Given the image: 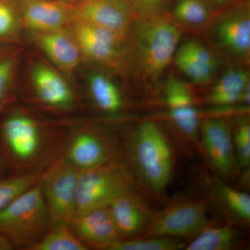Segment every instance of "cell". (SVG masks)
I'll use <instances>...</instances> for the list:
<instances>
[{"mask_svg":"<svg viewBox=\"0 0 250 250\" xmlns=\"http://www.w3.org/2000/svg\"><path fill=\"white\" fill-rule=\"evenodd\" d=\"M181 36L180 27L166 11L136 16L126 36L124 70L154 86L173 62Z\"/></svg>","mask_w":250,"mask_h":250,"instance_id":"6da1fadb","label":"cell"},{"mask_svg":"<svg viewBox=\"0 0 250 250\" xmlns=\"http://www.w3.org/2000/svg\"><path fill=\"white\" fill-rule=\"evenodd\" d=\"M123 149L140 190L146 196L165 200L175 170L176 147L164 126L152 120L138 123Z\"/></svg>","mask_w":250,"mask_h":250,"instance_id":"7a4b0ae2","label":"cell"},{"mask_svg":"<svg viewBox=\"0 0 250 250\" xmlns=\"http://www.w3.org/2000/svg\"><path fill=\"white\" fill-rule=\"evenodd\" d=\"M50 229L48 209L42 182H39L16 197L0 212V235L14 248L27 250Z\"/></svg>","mask_w":250,"mask_h":250,"instance_id":"3957f363","label":"cell"},{"mask_svg":"<svg viewBox=\"0 0 250 250\" xmlns=\"http://www.w3.org/2000/svg\"><path fill=\"white\" fill-rule=\"evenodd\" d=\"M134 188L140 190L125 159L80 170L75 216L108 207L117 197Z\"/></svg>","mask_w":250,"mask_h":250,"instance_id":"277c9868","label":"cell"},{"mask_svg":"<svg viewBox=\"0 0 250 250\" xmlns=\"http://www.w3.org/2000/svg\"><path fill=\"white\" fill-rule=\"evenodd\" d=\"M209 195L200 199H182L154 210L146 231L141 237L192 238L209 225Z\"/></svg>","mask_w":250,"mask_h":250,"instance_id":"5b68a950","label":"cell"},{"mask_svg":"<svg viewBox=\"0 0 250 250\" xmlns=\"http://www.w3.org/2000/svg\"><path fill=\"white\" fill-rule=\"evenodd\" d=\"M200 145L213 174L228 182L239 174L233 146L231 119L222 116L203 118L200 123Z\"/></svg>","mask_w":250,"mask_h":250,"instance_id":"8992f818","label":"cell"},{"mask_svg":"<svg viewBox=\"0 0 250 250\" xmlns=\"http://www.w3.org/2000/svg\"><path fill=\"white\" fill-rule=\"evenodd\" d=\"M80 172V169L62 159L41 177L50 228L69 225L75 216Z\"/></svg>","mask_w":250,"mask_h":250,"instance_id":"52a82bcc","label":"cell"},{"mask_svg":"<svg viewBox=\"0 0 250 250\" xmlns=\"http://www.w3.org/2000/svg\"><path fill=\"white\" fill-rule=\"evenodd\" d=\"M208 37L213 45L234 58L248 59L250 54V10L248 2H240L213 16Z\"/></svg>","mask_w":250,"mask_h":250,"instance_id":"ba28073f","label":"cell"},{"mask_svg":"<svg viewBox=\"0 0 250 250\" xmlns=\"http://www.w3.org/2000/svg\"><path fill=\"white\" fill-rule=\"evenodd\" d=\"M83 59L117 70H124L126 39L104 28L72 21L67 26Z\"/></svg>","mask_w":250,"mask_h":250,"instance_id":"9c48e42d","label":"cell"},{"mask_svg":"<svg viewBox=\"0 0 250 250\" xmlns=\"http://www.w3.org/2000/svg\"><path fill=\"white\" fill-rule=\"evenodd\" d=\"M64 159L80 170H85L125 159L124 149L114 136L85 129L72 136Z\"/></svg>","mask_w":250,"mask_h":250,"instance_id":"30bf717a","label":"cell"},{"mask_svg":"<svg viewBox=\"0 0 250 250\" xmlns=\"http://www.w3.org/2000/svg\"><path fill=\"white\" fill-rule=\"evenodd\" d=\"M72 21L88 23L126 39L134 18L126 0H82L72 4Z\"/></svg>","mask_w":250,"mask_h":250,"instance_id":"8fae6325","label":"cell"},{"mask_svg":"<svg viewBox=\"0 0 250 250\" xmlns=\"http://www.w3.org/2000/svg\"><path fill=\"white\" fill-rule=\"evenodd\" d=\"M108 208L121 239L142 236L154 212L146 195L137 188L122 194Z\"/></svg>","mask_w":250,"mask_h":250,"instance_id":"7c38bea8","label":"cell"},{"mask_svg":"<svg viewBox=\"0 0 250 250\" xmlns=\"http://www.w3.org/2000/svg\"><path fill=\"white\" fill-rule=\"evenodd\" d=\"M22 28L30 33L67 27L72 22V4L64 0H18Z\"/></svg>","mask_w":250,"mask_h":250,"instance_id":"4fadbf2b","label":"cell"},{"mask_svg":"<svg viewBox=\"0 0 250 250\" xmlns=\"http://www.w3.org/2000/svg\"><path fill=\"white\" fill-rule=\"evenodd\" d=\"M1 134L10 153L21 162L35 159L42 147L39 125L22 113H14L7 117L1 126Z\"/></svg>","mask_w":250,"mask_h":250,"instance_id":"5bb4252c","label":"cell"},{"mask_svg":"<svg viewBox=\"0 0 250 250\" xmlns=\"http://www.w3.org/2000/svg\"><path fill=\"white\" fill-rule=\"evenodd\" d=\"M209 187L211 206L214 205L223 215L226 223L238 228H248L250 224V196L249 194L231 187L213 174L207 177Z\"/></svg>","mask_w":250,"mask_h":250,"instance_id":"9a60e30c","label":"cell"},{"mask_svg":"<svg viewBox=\"0 0 250 250\" xmlns=\"http://www.w3.org/2000/svg\"><path fill=\"white\" fill-rule=\"evenodd\" d=\"M31 78L36 97L46 106L61 110L71 109L75 106L73 91L55 69L43 62H36Z\"/></svg>","mask_w":250,"mask_h":250,"instance_id":"2e32d148","label":"cell"},{"mask_svg":"<svg viewBox=\"0 0 250 250\" xmlns=\"http://www.w3.org/2000/svg\"><path fill=\"white\" fill-rule=\"evenodd\" d=\"M69 227L88 248L101 250L109 243L121 240L108 207L77 215Z\"/></svg>","mask_w":250,"mask_h":250,"instance_id":"e0dca14e","label":"cell"},{"mask_svg":"<svg viewBox=\"0 0 250 250\" xmlns=\"http://www.w3.org/2000/svg\"><path fill=\"white\" fill-rule=\"evenodd\" d=\"M31 34L37 47L63 72L72 73L83 60L80 47L67 27Z\"/></svg>","mask_w":250,"mask_h":250,"instance_id":"ac0fdd59","label":"cell"},{"mask_svg":"<svg viewBox=\"0 0 250 250\" xmlns=\"http://www.w3.org/2000/svg\"><path fill=\"white\" fill-rule=\"evenodd\" d=\"M177 69L192 83L208 84L218 69V62L209 49L199 41H186L179 45L173 59Z\"/></svg>","mask_w":250,"mask_h":250,"instance_id":"d6986e66","label":"cell"},{"mask_svg":"<svg viewBox=\"0 0 250 250\" xmlns=\"http://www.w3.org/2000/svg\"><path fill=\"white\" fill-rule=\"evenodd\" d=\"M168 126L165 128L176 148L189 157L201 154L200 127L202 118L195 106L167 112Z\"/></svg>","mask_w":250,"mask_h":250,"instance_id":"ffe728a7","label":"cell"},{"mask_svg":"<svg viewBox=\"0 0 250 250\" xmlns=\"http://www.w3.org/2000/svg\"><path fill=\"white\" fill-rule=\"evenodd\" d=\"M250 85V74L241 69H231L225 72L210 88L207 103L224 107L240 104L243 92Z\"/></svg>","mask_w":250,"mask_h":250,"instance_id":"44dd1931","label":"cell"},{"mask_svg":"<svg viewBox=\"0 0 250 250\" xmlns=\"http://www.w3.org/2000/svg\"><path fill=\"white\" fill-rule=\"evenodd\" d=\"M240 228L226 223L222 225L205 227L191 241L184 247L186 250H230L241 241Z\"/></svg>","mask_w":250,"mask_h":250,"instance_id":"7402d4cb","label":"cell"},{"mask_svg":"<svg viewBox=\"0 0 250 250\" xmlns=\"http://www.w3.org/2000/svg\"><path fill=\"white\" fill-rule=\"evenodd\" d=\"M88 82L90 98L100 111L113 115L124 107V100L119 88L107 75L93 72Z\"/></svg>","mask_w":250,"mask_h":250,"instance_id":"603a6c76","label":"cell"},{"mask_svg":"<svg viewBox=\"0 0 250 250\" xmlns=\"http://www.w3.org/2000/svg\"><path fill=\"white\" fill-rule=\"evenodd\" d=\"M213 9L208 0H177L169 14L179 26L202 29L214 16Z\"/></svg>","mask_w":250,"mask_h":250,"instance_id":"cb8c5ba5","label":"cell"},{"mask_svg":"<svg viewBox=\"0 0 250 250\" xmlns=\"http://www.w3.org/2000/svg\"><path fill=\"white\" fill-rule=\"evenodd\" d=\"M89 249L74 233L69 225L50 228L28 250H87Z\"/></svg>","mask_w":250,"mask_h":250,"instance_id":"d4e9b609","label":"cell"},{"mask_svg":"<svg viewBox=\"0 0 250 250\" xmlns=\"http://www.w3.org/2000/svg\"><path fill=\"white\" fill-rule=\"evenodd\" d=\"M182 239L170 237H137L118 240L104 246V250H183Z\"/></svg>","mask_w":250,"mask_h":250,"instance_id":"484cf974","label":"cell"},{"mask_svg":"<svg viewBox=\"0 0 250 250\" xmlns=\"http://www.w3.org/2000/svg\"><path fill=\"white\" fill-rule=\"evenodd\" d=\"M233 146L240 170L250 166V122L247 116L231 119Z\"/></svg>","mask_w":250,"mask_h":250,"instance_id":"4316f807","label":"cell"},{"mask_svg":"<svg viewBox=\"0 0 250 250\" xmlns=\"http://www.w3.org/2000/svg\"><path fill=\"white\" fill-rule=\"evenodd\" d=\"M22 28L18 0H0V42L14 40Z\"/></svg>","mask_w":250,"mask_h":250,"instance_id":"83f0119b","label":"cell"},{"mask_svg":"<svg viewBox=\"0 0 250 250\" xmlns=\"http://www.w3.org/2000/svg\"><path fill=\"white\" fill-rule=\"evenodd\" d=\"M40 179L36 174H24L0 179V212Z\"/></svg>","mask_w":250,"mask_h":250,"instance_id":"f1b7e54d","label":"cell"},{"mask_svg":"<svg viewBox=\"0 0 250 250\" xmlns=\"http://www.w3.org/2000/svg\"><path fill=\"white\" fill-rule=\"evenodd\" d=\"M164 96L168 111L195 106L191 90L184 82L174 76L169 77L166 81Z\"/></svg>","mask_w":250,"mask_h":250,"instance_id":"f546056e","label":"cell"},{"mask_svg":"<svg viewBox=\"0 0 250 250\" xmlns=\"http://www.w3.org/2000/svg\"><path fill=\"white\" fill-rule=\"evenodd\" d=\"M16 70V62L14 56L0 54V108L9 95Z\"/></svg>","mask_w":250,"mask_h":250,"instance_id":"4dcf8cb0","label":"cell"},{"mask_svg":"<svg viewBox=\"0 0 250 250\" xmlns=\"http://www.w3.org/2000/svg\"><path fill=\"white\" fill-rule=\"evenodd\" d=\"M136 16L164 12L171 0H126Z\"/></svg>","mask_w":250,"mask_h":250,"instance_id":"1f68e13d","label":"cell"},{"mask_svg":"<svg viewBox=\"0 0 250 250\" xmlns=\"http://www.w3.org/2000/svg\"><path fill=\"white\" fill-rule=\"evenodd\" d=\"M14 248L11 242L6 237L0 235V250H11Z\"/></svg>","mask_w":250,"mask_h":250,"instance_id":"d6a6232c","label":"cell"},{"mask_svg":"<svg viewBox=\"0 0 250 250\" xmlns=\"http://www.w3.org/2000/svg\"><path fill=\"white\" fill-rule=\"evenodd\" d=\"M213 8L225 7L227 5L229 4L233 0H208Z\"/></svg>","mask_w":250,"mask_h":250,"instance_id":"836d02e7","label":"cell"},{"mask_svg":"<svg viewBox=\"0 0 250 250\" xmlns=\"http://www.w3.org/2000/svg\"><path fill=\"white\" fill-rule=\"evenodd\" d=\"M64 1H66V2L69 3V4H73L82 1V0H64Z\"/></svg>","mask_w":250,"mask_h":250,"instance_id":"e575fe53","label":"cell"}]
</instances>
